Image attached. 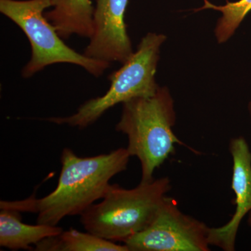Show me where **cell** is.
Segmentation results:
<instances>
[{"mask_svg":"<svg viewBox=\"0 0 251 251\" xmlns=\"http://www.w3.org/2000/svg\"><path fill=\"white\" fill-rule=\"evenodd\" d=\"M130 157L126 148L92 157H79L70 148H64L62 170L53 191L41 198L1 201L0 209L34 213L37 224L57 226L64 218L81 215L103 199L110 180L126 171Z\"/></svg>","mask_w":251,"mask_h":251,"instance_id":"6da1fadb","label":"cell"},{"mask_svg":"<svg viewBox=\"0 0 251 251\" xmlns=\"http://www.w3.org/2000/svg\"><path fill=\"white\" fill-rule=\"evenodd\" d=\"M122 104L115 130L127 135L128 153L139 159L140 182H151L157 168L175 153V145L186 146L173 132L174 100L166 87H159L151 97L130 99Z\"/></svg>","mask_w":251,"mask_h":251,"instance_id":"7a4b0ae2","label":"cell"},{"mask_svg":"<svg viewBox=\"0 0 251 251\" xmlns=\"http://www.w3.org/2000/svg\"><path fill=\"white\" fill-rule=\"evenodd\" d=\"M171 188L167 176L132 189L110 184L103 201L81 214L80 223L97 237L123 242L150 226Z\"/></svg>","mask_w":251,"mask_h":251,"instance_id":"3957f363","label":"cell"},{"mask_svg":"<svg viewBox=\"0 0 251 251\" xmlns=\"http://www.w3.org/2000/svg\"><path fill=\"white\" fill-rule=\"evenodd\" d=\"M166 40L164 34L149 33L122 67L108 76L111 85L105 94L87 100L70 116L50 117L46 121L81 129L97 122L117 104L138 97L153 96L159 88L155 75L160 49Z\"/></svg>","mask_w":251,"mask_h":251,"instance_id":"277c9868","label":"cell"},{"mask_svg":"<svg viewBox=\"0 0 251 251\" xmlns=\"http://www.w3.org/2000/svg\"><path fill=\"white\" fill-rule=\"evenodd\" d=\"M52 0H0V12L22 29L30 43V59L22 75L33 76L52 64L67 63L79 66L91 75L99 77L110 63L90 58L68 46L46 18L45 10Z\"/></svg>","mask_w":251,"mask_h":251,"instance_id":"5b68a950","label":"cell"},{"mask_svg":"<svg viewBox=\"0 0 251 251\" xmlns=\"http://www.w3.org/2000/svg\"><path fill=\"white\" fill-rule=\"evenodd\" d=\"M209 228L167 196L150 226L123 243L129 251H209Z\"/></svg>","mask_w":251,"mask_h":251,"instance_id":"8992f818","label":"cell"},{"mask_svg":"<svg viewBox=\"0 0 251 251\" xmlns=\"http://www.w3.org/2000/svg\"><path fill=\"white\" fill-rule=\"evenodd\" d=\"M128 0H98L94 32L84 54L90 58L124 64L133 53L125 21Z\"/></svg>","mask_w":251,"mask_h":251,"instance_id":"52a82bcc","label":"cell"},{"mask_svg":"<svg viewBox=\"0 0 251 251\" xmlns=\"http://www.w3.org/2000/svg\"><path fill=\"white\" fill-rule=\"evenodd\" d=\"M229 152L232 158V191L235 194L233 204L235 211L224 226L210 227L209 245L224 251L235 250L236 239L241 223L251 211V151L247 140L242 136L229 142Z\"/></svg>","mask_w":251,"mask_h":251,"instance_id":"ba28073f","label":"cell"},{"mask_svg":"<svg viewBox=\"0 0 251 251\" xmlns=\"http://www.w3.org/2000/svg\"><path fill=\"white\" fill-rule=\"evenodd\" d=\"M52 7L45 16L62 39L74 34L90 39L95 11L92 0H52Z\"/></svg>","mask_w":251,"mask_h":251,"instance_id":"9c48e42d","label":"cell"},{"mask_svg":"<svg viewBox=\"0 0 251 251\" xmlns=\"http://www.w3.org/2000/svg\"><path fill=\"white\" fill-rule=\"evenodd\" d=\"M57 226L37 224L35 226L22 222L18 211L1 209L0 212V246L12 251L27 250L47 238L62 233Z\"/></svg>","mask_w":251,"mask_h":251,"instance_id":"30bf717a","label":"cell"},{"mask_svg":"<svg viewBox=\"0 0 251 251\" xmlns=\"http://www.w3.org/2000/svg\"><path fill=\"white\" fill-rule=\"evenodd\" d=\"M40 251H129L124 244L120 245L90 232L75 229L63 231L54 237L47 238L35 245Z\"/></svg>","mask_w":251,"mask_h":251,"instance_id":"8fae6325","label":"cell"},{"mask_svg":"<svg viewBox=\"0 0 251 251\" xmlns=\"http://www.w3.org/2000/svg\"><path fill=\"white\" fill-rule=\"evenodd\" d=\"M204 6L198 10L211 9L222 14L215 29L216 37L219 44L226 42L233 35L244 18L251 11V0L227 1L222 6L211 4L208 0H204Z\"/></svg>","mask_w":251,"mask_h":251,"instance_id":"7c38bea8","label":"cell"},{"mask_svg":"<svg viewBox=\"0 0 251 251\" xmlns=\"http://www.w3.org/2000/svg\"><path fill=\"white\" fill-rule=\"evenodd\" d=\"M248 110H249V116H250L251 121V101L249 102L248 105Z\"/></svg>","mask_w":251,"mask_h":251,"instance_id":"4fadbf2b","label":"cell"},{"mask_svg":"<svg viewBox=\"0 0 251 251\" xmlns=\"http://www.w3.org/2000/svg\"><path fill=\"white\" fill-rule=\"evenodd\" d=\"M248 216H248V224L251 227V211Z\"/></svg>","mask_w":251,"mask_h":251,"instance_id":"5bb4252c","label":"cell"}]
</instances>
